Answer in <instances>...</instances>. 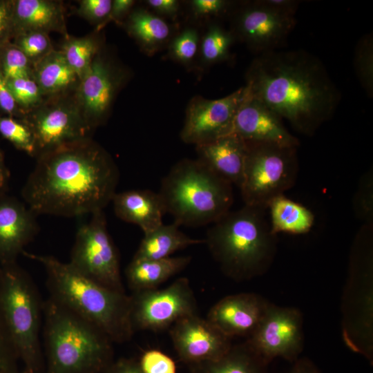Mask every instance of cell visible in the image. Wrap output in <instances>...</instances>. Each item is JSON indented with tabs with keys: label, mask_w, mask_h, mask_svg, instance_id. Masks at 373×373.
<instances>
[{
	"label": "cell",
	"mask_w": 373,
	"mask_h": 373,
	"mask_svg": "<svg viewBox=\"0 0 373 373\" xmlns=\"http://www.w3.org/2000/svg\"><path fill=\"white\" fill-rule=\"evenodd\" d=\"M37 158L21 194L37 216L91 215L111 202L119 169L111 155L90 137L61 145Z\"/></svg>",
	"instance_id": "6da1fadb"
},
{
	"label": "cell",
	"mask_w": 373,
	"mask_h": 373,
	"mask_svg": "<svg viewBox=\"0 0 373 373\" xmlns=\"http://www.w3.org/2000/svg\"><path fill=\"white\" fill-rule=\"evenodd\" d=\"M245 82L250 96L308 135L332 117L341 98L322 61L304 50L257 55Z\"/></svg>",
	"instance_id": "7a4b0ae2"
},
{
	"label": "cell",
	"mask_w": 373,
	"mask_h": 373,
	"mask_svg": "<svg viewBox=\"0 0 373 373\" xmlns=\"http://www.w3.org/2000/svg\"><path fill=\"white\" fill-rule=\"evenodd\" d=\"M22 254L44 267L50 298L95 325L113 343L131 338V296L89 279L54 256L25 251Z\"/></svg>",
	"instance_id": "3957f363"
},
{
	"label": "cell",
	"mask_w": 373,
	"mask_h": 373,
	"mask_svg": "<svg viewBox=\"0 0 373 373\" xmlns=\"http://www.w3.org/2000/svg\"><path fill=\"white\" fill-rule=\"evenodd\" d=\"M265 211L244 204L228 211L207 230L204 243L227 276L249 280L264 274L272 263L277 238Z\"/></svg>",
	"instance_id": "277c9868"
},
{
	"label": "cell",
	"mask_w": 373,
	"mask_h": 373,
	"mask_svg": "<svg viewBox=\"0 0 373 373\" xmlns=\"http://www.w3.org/2000/svg\"><path fill=\"white\" fill-rule=\"evenodd\" d=\"M45 373H103L113 342L100 329L51 298L43 302Z\"/></svg>",
	"instance_id": "5b68a950"
},
{
	"label": "cell",
	"mask_w": 373,
	"mask_h": 373,
	"mask_svg": "<svg viewBox=\"0 0 373 373\" xmlns=\"http://www.w3.org/2000/svg\"><path fill=\"white\" fill-rule=\"evenodd\" d=\"M158 193L179 227L212 224L233 203L232 184L198 159L176 162L162 179Z\"/></svg>",
	"instance_id": "8992f818"
},
{
	"label": "cell",
	"mask_w": 373,
	"mask_h": 373,
	"mask_svg": "<svg viewBox=\"0 0 373 373\" xmlns=\"http://www.w3.org/2000/svg\"><path fill=\"white\" fill-rule=\"evenodd\" d=\"M1 267L3 315L19 359L27 373H45L39 338L43 303L37 287L17 262Z\"/></svg>",
	"instance_id": "52a82bcc"
},
{
	"label": "cell",
	"mask_w": 373,
	"mask_h": 373,
	"mask_svg": "<svg viewBox=\"0 0 373 373\" xmlns=\"http://www.w3.org/2000/svg\"><path fill=\"white\" fill-rule=\"evenodd\" d=\"M242 184L244 204L267 209L276 197L291 188L298 171L296 148L267 142L246 141Z\"/></svg>",
	"instance_id": "ba28073f"
},
{
	"label": "cell",
	"mask_w": 373,
	"mask_h": 373,
	"mask_svg": "<svg viewBox=\"0 0 373 373\" xmlns=\"http://www.w3.org/2000/svg\"><path fill=\"white\" fill-rule=\"evenodd\" d=\"M68 263L89 279L125 292L118 251L108 231L104 211L91 214L90 220L79 227Z\"/></svg>",
	"instance_id": "9c48e42d"
},
{
	"label": "cell",
	"mask_w": 373,
	"mask_h": 373,
	"mask_svg": "<svg viewBox=\"0 0 373 373\" xmlns=\"http://www.w3.org/2000/svg\"><path fill=\"white\" fill-rule=\"evenodd\" d=\"M131 321L137 329L160 331L179 320L197 314V301L189 280L177 278L167 287L133 292Z\"/></svg>",
	"instance_id": "30bf717a"
},
{
	"label": "cell",
	"mask_w": 373,
	"mask_h": 373,
	"mask_svg": "<svg viewBox=\"0 0 373 373\" xmlns=\"http://www.w3.org/2000/svg\"><path fill=\"white\" fill-rule=\"evenodd\" d=\"M230 31L256 55L280 50L294 28L296 19L268 6L262 0L236 4Z\"/></svg>",
	"instance_id": "8fae6325"
},
{
	"label": "cell",
	"mask_w": 373,
	"mask_h": 373,
	"mask_svg": "<svg viewBox=\"0 0 373 373\" xmlns=\"http://www.w3.org/2000/svg\"><path fill=\"white\" fill-rule=\"evenodd\" d=\"M303 325L298 309L269 303L246 342L267 364L277 357L295 361L303 347Z\"/></svg>",
	"instance_id": "7c38bea8"
},
{
	"label": "cell",
	"mask_w": 373,
	"mask_h": 373,
	"mask_svg": "<svg viewBox=\"0 0 373 373\" xmlns=\"http://www.w3.org/2000/svg\"><path fill=\"white\" fill-rule=\"evenodd\" d=\"M246 92L244 86L217 99L191 98L180 132L182 142L198 145L232 133L233 119Z\"/></svg>",
	"instance_id": "4fadbf2b"
},
{
	"label": "cell",
	"mask_w": 373,
	"mask_h": 373,
	"mask_svg": "<svg viewBox=\"0 0 373 373\" xmlns=\"http://www.w3.org/2000/svg\"><path fill=\"white\" fill-rule=\"evenodd\" d=\"M23 121L33 133L36 157L61 145L90 137L91 131L77 105L67 102L30 111Z\"/></svg>",
	"instance_id": "5bb4252c"
},
{
	"label": "cell",
	"mask_w": 373,
	"mask_h": 373,
	"mask_svg": "<svg viewBox=\"0 0 373 373\" xmlns=\"http://www.w3.org/2000/svg\"><path fill=\"white\" fill-rule=\"evenodd\" d=\"M121 70L97 53L77 90V102L90 129L106 119L124 79Z\"/></svg>",
	"instance_id": "9a60e30c"
},
{
	"label": "cell",
	"mask_w": 373,
	"mask_h": 373,
	"mask_svg": "<svg viewBox=\"0 0 373 373\" xmlns=\"http://www.w3.org/2000/svg\"><path fill=\"white\" fill-rule=\"evenodd\" d=\"M170 336L179 358L189 365L214 361L232 345L231 338L198 314L175 323Z\"/></svg>",
	"instance_id": "2e32d148"
},
{
	"label": "cell",
	"mask_w": 373,
	"mask_h": 373,
	"mask_svg": "<svg viewBox=\"0 0 373 373\" xmlns=\"http://www.w3.org/2000/svg\"><path fill=\"white\" fill-rule=\"evenodd\" d=\"M232 133L245 141L299 146V140L285 128L282 119L247 90L234 117Z\"/></svg>",
	"instance_id": "e0dca14e"
},
{
	"label": "cell",
	"mask_w": 373,
	"mask_h": 373,
	"mask_svg": "<svg viewBox=\"0 0 373 373\" xmlns=\"http://www.w3.org/2000/svg\"><path fill=\"white\" fill-rule=\"evenodd\" d=\"M269 303L254 293L227 296L210 309L207 319L231 338L249 337L260 323Z\"/></svg>",
	"instance_id": "ac0fdd59"
},
{
	"label": "cell",
	"mask_w": 373,
	"mask_h": 373,
	"mask_svg": "<svg viewBox=\"0 0 373 373\" xmlns=\"http://www.w3.org/2000/svg\"><path fill=\"white\" fill-rule=\"evenodd\" d=\"M37 214L15 198H0V265L17 262L39 231Z\"/></svg>",
	"instance_id": "d6986e66"
},
{
	"label": "cell",
	"mask_w": 373,
	"mask_h": 373,
	"mask_svg": "<svg viewBox=\"0 0 373 373\" xmlns=\"http://www.w3.org/2000/svg\"><path fill=\"white\" fill-rule=\"evenodd\" d=\"M197 159L218 175L240 188L247 153L246 141L235 133L195 145Z\"/></svg>",
	"instance_id": "ffe728a7"
},
{
	"label": "cell",
	"mask_w": 373,
	"mask_h": 373,
	"mask_svg": "<svg viewBox=\"0 0 373 373\" xmlns=\"http://www.w3.org/2000/svg\"><path fill=\"white\" fill-rule=\"evenodd\" d=\"M111 202L117 218L138 226L144 234L163 224L166 211L158 192L149 189L116 192Z\"/></svg>",
	"instance_id": "44dd1931"
},
{
	"label": "cell",
	"mask_w": 373,
	"mask_h": 373,
	"mask_svg": "<svg viewBox=\"0 0 373 373\" xmlns=\"http://www.w3.org/2000/svg\"><path fill=\"white\" fill-rule=\"evenodd\" d=\"M14 30L17 32L57 31L66 33L64 9L48 0H17L12 3Z\"/></svg>",
	"instance_id": "7402d4cb"
},
{
	"label": "cell",
	"mask_w": 373,
	"mask_h": 373,
	"mask_svg": "<svg viewBox=\"0 0 373 373\" xmlns=\"http://www.w3.org/2000/svg\"><path fill=\"white\" fill-rule=\"evenodd\" d=\"M191 261L189 256L156 260L132 259L125 271L127 283L133 292L157 289L184 269Z\"/></svg>",
	"instance_id": "603a6c76"
},
{
	"label": "cell",
	"mask_w": 373,
	"mask_h": 373,
	"mask_svg": "<svg viewBox=\"0 0 373 373\" xmlns=\"http://www.w3.org/2000/svg\"><path fill=\"white\" fill-rule=\"evenodd\" d=\"M126 30L147 55H153L168 46L174 37L173 28L163 18L144 8L133 10Z\"/></svg>",
	"instance_id": "cb8c5ba5"
},
{
	"label": "cell",
	"mask_w": 373,
	"mask_h": 373,
	"mask_svg": "<svg viewBox=\"0 0 373 373\" xmlns=\"http://www.w3.org/2000/svg\"><path fill=\"white\" fill-rule=\"evenodd\" d=\"M179 226L162 224L144 237L133 259L156 260L171 257L177 251L189 246L204 243V240L189 237Z\"/></svg>",
	"instance_id": "d4e9b609"
},
{
	"label": "cell",
	"mask_w": 373,
	"mask_h": 373,
	"mask_svg": "<svg viewBox=\"0 0 373 373\" xmlns=\"http://www.w3.org/2000/svg\"><path fill=\"white\" fill-rule=\"evenodd\" d=\"M32 74L43 95L61 93L79 82L62 52L55 50L33 63Z\"/></svg>",
	"instance_id": "484cf974"
},
{
	"label": "cell",
	"mask_w": 373,
	"mask_h": 373,
	"mask_svg": "<svg viewBox=\"0 0 373 373\" xmlns=\"http://www.w3.org/2000/svg\"><path fill=\"white\" fill-rule=\"evenodd\" d=\"M267 363L249 344L231 345L221 357L192 365V373H265Z\"/></svg>",
	"instance_id": "4316f807"
},
{
	"label": "cell",
	"mask_w": 373,
	"mask_h": 373,
	"mask_svg": "<svg viewBox=\"0 0 373 373\" xmlns=\"http://www.w3.org/2000/svg\"><path fill=\"white\" fill-rule=\"evenodd\" d=\"M267 208L270 211L271 230L276 235L280 232L305 233L314 224L315 218L313 213L285 195L274 198Z\"/></svg>",
	"instance_id": "83f0119b"
},
{
	"label": "cell",
	"mask_w": 373,
	"mask_h": 373,
	"mask_svg": "<svg viewBox=\"0 0 373 373\" xmlns=\"http://www.w3.org/2000/svg\"><path fill=\"white\" fill-rule=\"evenodd\" d=\"M234 41L230 30L216 22L209 24L200 38L199 54L202 64L209 66L229 59Z\"/></svg>",
	"instance_id": "f1b7e54d"
},
{
	"label": "cell",
	"mask_w": 373,
	"mask_h": 373,
	"mask_svg": "<svg viewBox=\"0 0 373 373\" xmlns=\"http://www.w3.org/2000/svg\"><path fill=\"white\" fill-rule=\"evenodd\" d=\"M98 48L97 42L91 37H67L61 52L80 81L98 53Z\"/></svg>",
	"instance_id": "f546056e"
},
{
	"label": "cell",
	"mask_w": 373,
	"mask_h": 373,
	"mask_svg": "<svg viewBox=\"0 0 373 373\" xmlns=\"http://www.w3.org/2000/svg\"><path fill=\"white\" fill-rule=\"evenodd\" d=\"M354 68L357 79L369 97H373V35L368 32L357 41L354 54Z\"/></svg>",
	"instance_id": "4dcf8cb0"
},
{
	"label": "cell",
	"mask_w": 373,
	"mask_h": 373,
	"mask_svg": "<svg viewBox=\"0 0 373 373\" xmlns=\"http://www.w3.org/2000/svg\"><path fill=\"white\" fill-rule=\"evenodd\" d=\"M200 38L198 29L184 28L175 34L169 43V57L184 66H191L199 53Z\"/></svg>",
	"instance_id": "1f68e13d"
},
{
	"label": "cell",
	"mask_w": 373,
	"mask_h": 373,
	"mask_svg": "<svg viewBox=\"0 0 373 373\" xmlns=\"http://www.w3.org/2000/svg\"><path fill=\"white\" fill-rule=\"evenodd\" d=\"M0 133L17 148L31 156H36V146L33 133L23 120L12 117H0Z\"/></svg>",
	"instance_id": "d6a6232c"
},
{
	"label": "cell",
	"mask_w": 373,
	"mask_h": 373,
	"mask_svg": "<svg viewBox=\"0 0 373 373\" xmlns=\"http://www.w3.org/2000/svg\"><path fill=\"white\" fill-rule=\"evenodd\" d=\"M15 45L32 64L54 50L48 33L39 31L17 33Z\"/></svg>",
	"instance_id": "836d02e7"
},
{
	"label": "cell",
	"mask_w": 373,
	"mask_h": 373,
	"mask_svg": "<svg viewBox=\"0 0 373 373\" xmlns=\"http://www.w3.org/2000/svg\"><path fill=\"white\" fill-rule=\"evenodd\" d=\"M3 269L0 265V372H17V361L19 359L9 334L2 306Z\"/></svg>",
	"instance_id": "e575fe53"
},
{
	"label": "cell",
	"mask_w": 373,
	"mask_h": 373,
	"mask_svg": "<svg viewBox=\"0 0 373 373\" xmlns=\"http://www.w3.org/2000/svg\"><path fill=\"white\" fill-rule=\"evenodd\" d=\"M1 70L6 81L33 77L32 62L15 45L5 50Z\"/></svg>",
	"instance_id": "d590c367"
},
{
	"label": "cell",
	"mask_w": 373,
	"mask_h": 373,
	"mask_svg": "<svg viewBox=\"0 0 373 373\" xmlns=\"http://www.w3.org/2000/svg\"><path fill=\"white\" fill-rule=\"evenodd\" d=\"M7 84L16 103L21 106L32 108L41 103L43 94L33 77L10 79Z\"/></svg>",
	"instance_id": "8d00e7d4"
},
{
	"label": "cell",
	"mask_w": 373,
	"mask_h": 373,
	"mask_svg": "<svg viewBox=\"0 0 373 373\" xmlns=\"http://www.w3.org/2000/svg\"><path fill=\"white\" fill-rule=\"evenodd\" d=\"M236 3L227 0H192L191 12L195 18L222 17L232 12Z\"/></svg>",
	"instance_id": "74e56055"
},
{
	"label": "cell",
	"mask_w": 373,
	"mask_h": 373,
	"mask_svg": "<svg viewBox=\"0 0 373 373\" xmlns=\"http://www.w3.org/2000/svg\"><path fill=\"white\" fill-rule=\"evenodd\" d=\"M138 363L144 373H176L174 361L158 350L144 352Z\"/></svg>",
	"instance_id": "f35d334b"
},
{
	"label": "cell",
	"mask_w": 373,
	"mask_h": 373,
	"mask_svg": "<svg viewBox=\"0 0 373 373\" xmlns=\"http://www.w3.org/2000/svg\"><path fill=\"white\" fill-rule=\"evenodd\" d=\"M372 174L364 175L354 199L356 213L365 223H373V190Z\"/></svg>",
	"instance_id": "ab89813d"
},
{
	"label": "cell",
	"mask_w": 373,
	"mask_h": 373,
	"mask_svg": "<svg viewBox=\"0 0 373 373\" xmlns=\"http://www.w3.org/2000/svg\"><path fill=\"white\" fill-rule=\"evenodd\" d=\"M111 0H82L79 3L77 12L102 28L111 12Z\"/></svg>",
	"instance_id": "60d3db41"
},
{
	"label": "cell",
	"mask_w": 373,
	"mask_h": 373,
	"mask_svg": "<svg viewBox=\"0 0 373 373\" xmlns=\"http://www.w3.org/2000/svg\"><path fill=\"white\" fill-rule=\"evenodd\" d=\"M145 3L154 14L175 20L180 10V3L177 0H146Z\"/></svg>",
	"instance_id": "b9f144b4"
},
{
	"label": "cell",
	"mask_w": 373,
	"mask_h": 373,
	"mask_svg": "<svg viewBox=\"0 0 373 373\" xmlns=\"http://www.w3.org/2000/svg\"><path fill=\"white\" fill-rule=\"evenodd\" d=\"M12 3L0 1V46L3 44L10 32L14 30Z\"/></svg>",
	"instance_id": "7bdbcfd3"
},
{
	"label": "cell",
	"mask_w": 373,
	"mask_h": 373,
	"mask_svg": "<svg viewBox=\"0 0 373 373\" xmlns=\"http://www.w3.org/2000/svg\"><path fill=\"white\" fill-rule=\"evenodd\" d=\"M135 1L133 0H113L111 12L104 25L111 21H120L131 10Z\"/></svg>",
	"instance_id": "ee69618b"
},
{
	"label": "cell",
	"mask_w": 373,
	"mask_h": 373,
	"mask_svg": "<svg viewBox=\"0 0 373 373\" xmlns=\"http://www.w3.org/2000/svg\"><path fill=\"white\" fill-rule=\"evenodd\" d=\"M103 373H144L138 362L130 358H119L112 363Z\"/></svg>",
	"instance_id": "f6af8a7d"
},
{
	"label": "cell",
	"mask_w": 373,
	"mask_h": 373,
	"mask_svg": "<svg viewBox=\"0 0 373 373\" xmlns=\"http://www.w3.org/2000/svg\"><path fill=\"white\" fill-rule=\"evenodd\" d=\"M17 103L8 86L0 68V107L9 114H13L16 111Z\"/></svg>",
	"instance_id": "bcb514c9"
},
{
	"label": "cell",
	"mask_w": 373,
	"mask_h": 373,
	"mask_svg": "<svg viewBox=\"0 0 373 373\" xmlns=\"http://www.w3.org/2000/svg\"><path fill=\"white\" fill-rule=\"evenodd\" d=\"M264 3L287 16L295 17L300 1L298 0H262Z\"/></svg>",
	"instance_id": "7dc6e473"
},
{
	"label": "cell",
	"mask_w": 373,
	"mask_h": 373,
	"mask_svg": "<svg viewBox=\"0 0 373 373\" xmlns=\"http://www.w3.org/2000/svg\"><path fill=\"white\" fill-rule=\"evenodd\" d=\"M289 373H321L316 366L309 359H297Z\"/></svg>",
	"instance_id": "c3c4849f"
},
{
	"label": "cell",
	"mask_w": 373,
	"mask_h": 373,
	"mask_svg": "<svg viewBox=\"0 0 373 373\" xmlns=\"http://www.w3.org/2000/svg\"><path fill=\"white\" fill-rule=\"evenodd\" d=\"M10 173L7 169L3 155L0 151V191L6 186Z\"/></svg>",
	"instance_id": "681fc988"
},
{
	"label": "cell",
	"mask_w": 373,
	"mask_h": 373,
	"mask_svg": "<svg viewBox=\"0 0 373 373\" xmlns=\"http://www.w3.org/2000/svg\"><path fill=\"white\" fill-rule=\"evenodd\" d=\"M0 373H8V372H0ZM12 373H27V372L23 370L21 372H12Z\"/></svg>",
	"instance_id": "f907efd6"
}]
</instances>
